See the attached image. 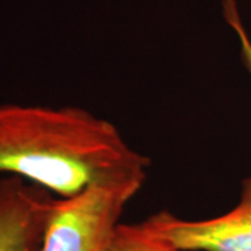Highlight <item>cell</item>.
<instances>
[{"label": "cell", "instance_id": "1", "mask_svg": "<svg viewBox=\"0 0 251 251\" xmlns=\"http://www.w3.org/2000/svg\"><path fill=\"white\" fill-rule=\"evenodd\" d=\"M150 163L112 122L87 109L0 103V173L60 198L117 173L147 171Z\"/></svg>", "mask_w": 251, "mask_h": 251}, {"label": "cell", "instance_id": "2", "mask_svg": "<svg viewBox=\"0 0 251 251\" xmlns=\"http://www.w3.org/2000/svg\"><path fill=\"white\" fill-rule=\"evenodd\" d=\"M145 179L147 171L123 172L73 197L56 198L41 251H103Z\"/></svg>", "mask_w": 251, "mask_h": 251}, {"label": "cell", "instance_id": "3", "mask_svg": "<svg viewBox=\"0 0 251 251\" xmlns=\"http://www.w3.org/2000/svg\"><path fill=\"white\" fill-rule=\"evenodd\" d=\"M140 225L183 251H251V176L242 181L237 205L224 215L193 221L165 209Z\"/></svg>", "mask_w": 251, "mask_h": 251}, {"label": "cell", "instance_id": "4", "mask_svg": "<svg viewBox=\"0 0 251 251\" xmlns=\"http://www.w3.org/2000/svg\"><path fill=\"white\" fill-rule=\"evenodd\" d=\"M56 198L20 176L0 179V251H41Z\"/></svg>", "mask_w": 251, "mask_h": 251}, {"label": "cell", "instance_id": "5", "mask_svg": "<svg viewBox=\"0 0 251 251\" xmlns=\"http://www.w3.org/2000/svg\"><path fill=\"white\" fill-rule=\"evenodd\" d=\"M103 251H183L148 233L140 224H119Z\"/></svg>", "mask_w": 251, "mask_h": 251}, {"label": "cell", "instance_id": "6", "mask_svg": "<svg viewBox=\"0 0 251 251\" xmlns=\"http://www.w3.org/2000/svg\"><path fill=\"white\" fill-rule=\"evenodd\" d=\"M227 23L230 24V27L233 28L234 32L239 36L240 49H242L243 64L246 66L247 72L250 73L251 75V41L249 35H247V31L244 29V25H243L242 20H240V16L227 20Z\"/></svg>", "mask_w": 251, "mask_h": 251}, {"label": "cell", "instance_id": "7", "mask_svg": "<svg viewBox=\"0 0 251 251\" xmlns=\"http://www.w3.org/2000/svg\"><path fill=\"white\" fill-rule=\"evenodd\" d=\"M222 4H224V10L226 9H232V7H236V0H222Z\"/></svg>", "mask_w": 251, "mask_h": 251}]
</instances>
